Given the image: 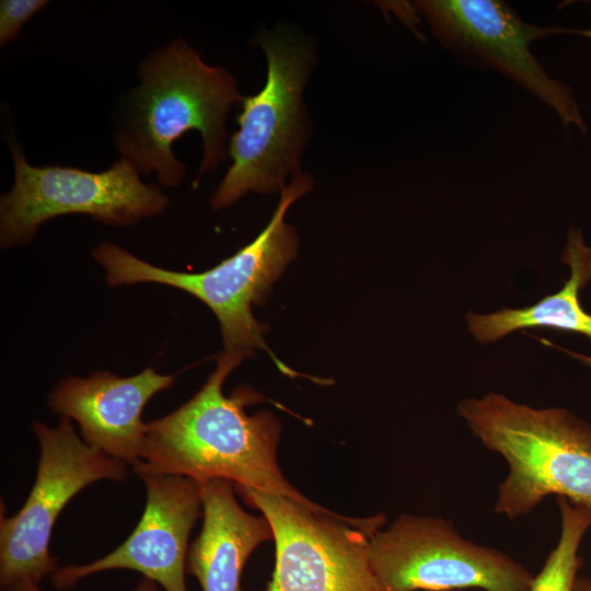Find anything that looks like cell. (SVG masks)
I'll use <instances>...</instances> for the list:
<instances>
[{
	"mask_svg": "<svg viewBox=\"0 0 591 591\" xmlns=\"http://www.w3.org/2000/svg\"><path fill=\"white\" fill-rule=\"evenodd\" d=\"M244 360L222 351L202 387L186 403L161 418L146 422L139 474L177 475L200 486L213 479L279 495L305 507L331 513L291 486L277 461L281 432L270 410L247 415L244 407L262 396L239 386L230 396L222 391L228 375Z\"/></svg>",
	"mask_w": 591,
	"mask_h": 591,
	"instance_id": "cell-1",
	"label": "cell"
},
{
	"mask_svg": "<svg viewBox=\"0 0 591 591\" xmlns=\"http://www.w3.org/2000/svg\"><path fill=\"white\" fill-rule=\"evenodd\" d=\"M139 78L116 127L120 158L139 174L155 173L162 185L176 187L186 169L172 146L195 129L204 148L199 175L216 170L227 158L228 113L245 97L235 78L221 67L205 63L181 37L149 56L140 66Z\"/></svg>",
	"mask_w": 591,
	"mask_h": 591,
	"instance_id": "cell-2",
	"label": "cell"
},
{
	"mask_svg": "<svg viewBox=\"0 0 591 591\" xmlns=\"http://www.w3.org/2000/svg\"><path fill=\"white\" fill-rule=\"evenodd\" d=\"M457 413L508 464L497 514L518 519L551 495L591 510V424L564 408H535L495 392L461 401Z\"/></svg>",
	"mask_w": 591,
	"mask_h": 591,
	"instance_id": "cell-3",
	"label": "cell"
},
{
	"mask_svg": "<svg viewBox=\"0 0 591 591\" xmlns=\"http://www.w3.org/2000/svg\"><path fill=\"white\" fill-rule=\"evenodd\" d=\"M313 183L306 173L293 176L281 190L277 208L265 229L234 255L202 273L161 268L111 242H101L92 251V256L105 270L106 281L112 287L155 282L196 297L217 316L224 352L245 359L262 349L287 373L289 370L267 347L263 336L267 325L254 317L252 306L266 301L271 285L298 252L296 229L283 218L290 206L312 189Z\"/></svg>",
	"mask_w": 591,
	"mask_h": 591,
	"instance_id": "cell-4",
	"label": "cell"
},
{
	"mask_svg": "<svg viewBox=\"0 0 591 591\" xmlns=\"http://www.w3.org/2000/svg\"><path fill=\"white\" fill-rule=\"evenodd\" d=\"M258 42L267 60L266 82L242 101L229 144L232 164L211 198L213 209L230 207L250 192L281 193L288 178L302 172L310 131L303 92L314 48L283 31L265 33Z\"/></svg>",
	"mask_w": 591,
	"mask_h": 591,
	"instance_id": "cell-5",
	"label": "cell"
},
{
	"mask_svg": "<svg viewBox=\"0 0 591 591\" xmlns=\"http://www.w3.org/2000/svg\"><path fill=\"white\" fill-rule=\"evenodd\" d=\"M234 489L274 533L276 564L265 591H383L370 557V536L385 522L383 514L326 513L279 495Z\"/></svg>",
	"mask_w": 591,
	"mask_h": 591,
	"instance_id": "cell-6",
	"label": "cell"
},
{
	"mask_svg": "<svg viewBox=\"0 0 591 591\" xmlns=\"http://www.w3.org/2000/svg\"><path fill=\"white\" fill-rule=\"evenodd\" d=\"M14 183L0 200L2 247L32 241L38 227L54 217L89 215L109 225H129L158 216L169 205L165 193L144 184L139 172L120 158L104 172L67 166L31 165L18 144H10Z\"/></svg>",
	"mask_w": 591,
	"mask_h": 591,
	"instance_id": "cell-7",
	"label": "cell"
},
{
	"mask_svg": "<svg viewBox=\"0 0 591 591\" xmlns=\"http://www.w3.org/2000/svg\"><path fill=\"white\" fill-rule=\"evenodd\" d=\"M32 430L39 445L34 485L18 513L0 517V588L53 576L59 567L49 542L61 510L90 484L127 476L126 463L88 445L67 417L56 427L36 421Z\"/></svg>",
	"mask_w": 591,
	"mask_h": 591,
	"instance_id": "cell-8",
	"label": "cell"
},
{
	"mask_svg": "<svg viewBox=\"0 0 591 591\" xmlns=\"http://www.w3.org/2000/svg\"><path fill=\"white\" fill-rule=\"evenodd\" d=\"M383 591H530L534 576L506 553L464 538L441 517L399 514L370 536Z\"/></svg>",
	"mask_w": 591,
	"mask_h": 591,
	"instance_id": "cell-9",
	"label": "cell"
},
{
	"mask_svg": "<svg viewBox=\"0 0 591 591\" xmlns=\"http://www.w3.org/2000/svg\"><path fill=\"white\" fill-rule=\"evenodd\" d=\"M416 8L428 20L432 35L448 49L510 77L551 106L564 127L587 132L570 88L548 76L530 45L543 37L575 33L591 37V30L540 27L524 22L512 8L497 0H422Z\"/></svg>",
	"mask_w": 591,
	"mask_h": 591,
	"instance_id": "cell-10",
	"label": "cell"
},
{
	"mask_svg": "<svg viewBox=\"0 0 591 591\" xmlns=\"http://www.w3.org/2000/svg\"><path fill=\"white\" fill-rule=\"evenodd\" d=\"M146 486L142 517L117 548L88 564L68 565L53 576V584L66 590L83 578L107 570L129 569L155 581L164 591H187L188 537L202 514L200 485L177 475L139 474Z\"/></svg>",
	"mask_w": 591,
	"mask_h": 591,
	"instance_id": "cell-11",
	"label": "cell"
},
{
	"mask_svg": "<svg viewBox=\"0 0 591 591\" xmlns=\"http://www.w3.org/2000/svg\"><path fill=\"white\" fill-rule=\"evenodd\" d=\"M174 381V374H160L152 368L128 378L96 371L88 378L62 379L47 403L60 417L78 422L88 445L132 466L140 459L144 440L142 410Z\"/></svg>",
	"mask_w": 591,
	"mask_h": 591,
	"instance_id": "cell-12",
	"label": "cell"
},
{
	"mask_svg": "<svg viewBox=\"0 0 591 591\" xmlns=\"http://www.w3.org/2000/svg\"><path fill=\"white\" fill-rule=\"evenodd\" d=\"M234 484L213 479L200 486L202 528L188 548L186 573L202 591H242L240 581L251 554L274 540L268 520L244 511L234 496Z\"/></svg>",
	"mask_w": 591,
	"mask_h": 591,
	"instance_id": "cell-13",
	"label": "cell"
},
{
	"mask_svg": "<svg viewBox=\"0 0 591 591\" xmlns=\"http://www.w3.org/2000/svg\"><path fill=\"white\" fill-rule=\"evenodd\" d=\"M560 259L569 267V278L561 289L522 309H502L488 314L468 312V331L480 344L501 339L512 332L544 327L572 332L591 339V314L580 302V291L591 281V247L580 229H570ZM591 367V356L559 348Z\"/></svg>",
	"mask_w": 591,
	"mask_h": 591,
	"instance_id": "cell-14",
	"label": "cell"
},
{
	"mask_svg": "<svg viewBox=\"0 0 591 591\" xmlns=\"http://www.w3.org/2000/svg\"><path fill=\"white\" fill-rule=\"evenodd\" d=\"M560 533L541 571L534 576L530 591H575L581 542L591 528V510L557 497Z\"/></svg>",
	"mask_w": 591,
	"mask_h": 591,
	"instance_id": "cell-15",
	"label": "cell"
},
{
	"mask_svg": "<svg viewBox=\"0 0 591 591\" xmlns=\"http://www.w3.org/2000/svg\"><path fill=\"white\" fill-rule=\"evenodd\" d=\"M45 0H2L0 2V45L11 42L21 27L42 8Z\"/></svg>",
	"mask_w": 591,
	"mask_h": 591,
	"instance_id": "cell-16",
	"label": "cell"
},
{
	"mask_svg": "<svg viewBox=\"0 0 591 591\" xmlns=\"http://www.w3.org/2000/svg\"><path fill=\"white\" fill-rule=\"evenodd\" d=\"M0 591H42L38 584L21 582L0 588ZM132 591H160L158 583L149 578H141Z\"/></svg>",
	"mask_w": 591,
	"mask_h": 591,
	"instance_id": "cell-17",
	"label": "cell"
},
{
	"mask_svg": "<svg viewBox=\"0 0 591 591\" xmlns=\"http://www.w3.org/2000/svg\"><path fill=\"white\" fill-rule=\"evenodd\" d=\"M575 591H591V578L586 576H578Z\"/></svg>",
	"mask_w": 591,
	"mask_h": 591,
	"instance_id": "cell-18",
	"label": "cell"
}]
</instances>
